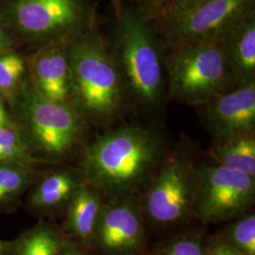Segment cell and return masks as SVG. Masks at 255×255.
Here are the masks:
<instances>
[{
	"instance_id": "8fae6325",
	"label": "cell",
	"mask_w": 255,
	"mask_h": 255,
	"mask_svg": "<svg viewBox=\"0 0 255 255\" xmlns=\"http://www.w3.org/2000/svg\"><path fill=\"white\" fill-rule=\"evenodd\" d=\"M141 208L133 199L109 200L104 203L94 240L105 255H134L145 242Z\"/></svg>"
},
{
	"instance_id": "9c48e42d",
	"label": "cell",
	"mask_w": 255,
	"mask_h": 255,
	"mask_svg": "<svg viewBox=\"0 0 255 255\" xmlns=\"http://www.w3.org/2000/svg\"><path fill=\"white\" fill-rule=\"evenodd\" d=\"M24 112L31 135L46 154L62 157L78 143L84 118L73 104L47 100L29 87L25 92Z\"/></svg>"
},
{
	"instance_id": "7402d4cb",
	"label": "cell",
	"mask_w": 255,
	"mask_h": 255,
	"mask_svg": "<svg viewBox=\"0 0 255 255\" xmlns=\"http://www.w3.org/2000/svg\"><path fill=\"white\" fill-rule=\"evenodd\" d=\"M25 70L23 59L15 53L0 56V92L8 94L16 86Z\"/></svg>"
},
{
	"instance_id": "44dd1931",
	"label": "cell",
	"mask_w": 255,
	"mask_h": 255,
	"mask_svg": "<svg viewBox=\"0 0 255 255\" xmlns=\"http://www.w3.org/2000/svg\"><path fill=\"white\" fill-rule=\"evenodd\" d=\"M29 180V171L18 165L0 164V202L17 194Z\"/></svg>"
},
{
	"instance_id": "f1b7e54d",
	"label": "cell",
	"mask_w": 255,
	"mask_h": 255,
	"mask_svg": "<svg viewBox=\"0 0 255 255\" xmlns=\"http://www.w3.org/2000/svg\"><path fill=\"white\" fill-rule=\"evenodd\" d=\"M4 250H5L4 245H3V243L0 241V255H4Z\"/></svg>"
},
{
	"instance_id": "83f0119b",
	"label": "cell",
	"mask_w": 255,
	"mask_h": 255,
	"mask_svg": "<svg viewBox=\"0 0 255 255\" xmlns=\"http://www.w3.org/2000/svg\"><path fill=\"white\" fill-rule=\"evenodd\" d=\"M112 2H113V5H114V7L116 9V15H118L119 11H120V9L122 8L121 5H120V2H119V0H112Z\"/></svg>"
},
{
	"instance_id": "ba28073f",
	"label": "cell",
	"mask_w": 255,
	"mask_h": 255,
	"mask_svg": "<svg viewBox=\"0 0 255 255\" xmlns=\"http://www.w3.org/2000/svg\"><path fill=\"white\" fill-rule=\"evenodd\" d=\"M255 0H203L166 14L155 29L164 46L219 41L227 30L255 10Z\"/></svg>"
},
{
	"instance_id": "5bb4252c",
	"label": "cell",
	"mask_w": 255,
	"mask_h": 255,
	"mask_svg": "<svg viewBox=\"0 0 255 255\" xmlns=\"http://www.w3.org/2000/svg\"><path fill=\"white\" fill-rule=\"evenodd\" d=\"M102 194L88 183L80 184L69 201L67 228L85 243L94 240L97 223L104 205Z\"/></svg>"
},
{
	"instance_id": "2e32d148",
	"label": "cell",
	"mask_w": 255,
	"mask_h": 255,
	"mask_svg": "<svg viewBox=\"0 0 255 255\" xmlns=\"http://www.w3.org/2000/svg\"><path fill=\"white\" fill-rule=\"evenodd\" d=\"M80 184L67 171L51 174L39 184L31 197V204L39 208H53L70 201Z\"/></svg>"
},
{
	"instance_id": "277c9868",
	"label": "cell",
	"mask_w": 255,
	"mask_h": 255,
	"mask_svg": "<svg viewBox=\"0 0 255 255\" xmlns=\"http://www.w3.org/2000/svg\"><path fill=\"white\" fill-rule=\"evenodd\" d=\"M167 101L199 107L235 87L218 41L164 46Z\"/></svg>"
},
{
	"instance_id": "ffe728a7",
	"label": "cell",
	"mask_w": 255,
	"mask_h": 255,
	"mask_svg": "<svg viewBox=\"0 0 255 255\" xmlns=\"http://www.w3.org/2000/svg\"><path fill=\"white\" fill-rule=\"evenodd\" d=\"M29 160L27 147L18 132L9 126L0 128V162Z\"/></svg>"
},
{
	"instance_id": "7c38bea8",
	"label": "cell",
	"mask_w": 255,
	"mask_h": 255,
	"mask_svg": "<svg viewBox=\"0 0 255 255\" xmlns=\"http://www.w3.org/2000/svg\"><path fill=\"white\" fill-rule=\"evenodd\" d=\"M34 89L50 101L71 103L72 88L66 44L43 46L32 62Z\"/></svg>"
},
{
	"instance_id": "9a60e30c",
	"label": "cell",
	"mask_w": 255,
	"mask_h": 255,
	"mask_svg": "<svg viewBox=\"0 0 255 255\" xmlns=\"http://www.w3.org/2000/svg\"><path fill=\"white\" fill-rule=\"evenodd\" d=\"M209 156L213 163L255 177V133L213 140Z\"/></svg>"
},
{
	"instance_id": "6da1fadb",
	"label": "cell",
	"mask_w": 255,
	"mask_h": 255,
	"mask_svg": "<svg viewBox=\"0 0 255 255\" xmlns=\"http://www.w3.org/2000/svg\"><path fill=\"white\" fill-rule=\"evenodd\" d=\"M107 128L85 148V182L109 200L143 194L168 153L159 124L123 122Z\"/></svg>"
},
{
	"instance_id": "4316f807",
	"label": "cell",
	"mask_w": 255,
	"mask_h": 255,
	"mask_svg": "<svg viewBox=\"0 0 255 255\" xmlns=\"http://www.w3.org/2000/svg\"><path fill=\"white\" fill-rule=\"evenodd\" d=\"M59 255H86L81 250L70 246V245H64L63 249Z\"/></svg>"
},
{
	"instance_id": "f546056e",
	"label": "cell",
	"mask_w": 255,
	"mask_h": 255,
	"mask_svg": "<svg viewBox=\"0 0 255 255\" xmlns=\"http://www.w3.org/2000/svg\"><path fill=\"white\" fill-rule=\"evenodd\" d=\"M2 112H5V110L3 108V106H2V104L0 103V113H2Z\"/></svg>"
},
{
	"instance_id": "603a6c76",
	"label": "cell",
	"mask_w": 255,
	"mask_h": 255,
	"mask_svg": "<svg viewBox=\"0 0 255 255\" xmlns=\"http://www.w3.org/2000/svg\"><path fill=\"white\" fill-rule=\"evenodd\" d=\"M168 1L169 0H135L137 11L147 21L154 20L162 14Z\"/></svg>"
},
{
	"instance_id": "7a4b0ae2",
	"label": "cell",
	"mask_w": 255,
	"mask_h": 255,
	"mask_svg": "<svg viewBox=\"0 0 255 255\" xmlns=\"http://www.w3.org/2000/svg\"><path fill=\"white\" fill-rule=\"evenodd\" d=\"M107 41L123 82L128 111L153 116L167 101L162 39L137 10L121 8Z\"/></svg>"
},
{
	"instance_id": "5b68a950",
	"label": "cell",
	"mask_w": 255,
	"mask_h": 255,
	"mask_svg": "<svg viewBox=\"0 0 255 255\" xmlns=\"http://www.w3.org/2000/svg\"><path fill=\"white\" fill-rule=\"evenodd\" d=\"M197 162L183 141L164 157L143 192L141 210L152 224L174 227L195 214Z\"/></svg>"
},
{
	"instance_id": "e0dca14e",
	"label": "cell",
	"mask_w": 255,
	"mask_h": 255,
	"mask_svg": "<svg viewBox=\"0 0 255 255\" xmlns=\"http://www.w3.org/2000/svg\"><path fill=\"white\" fill-rule=\"evenodd\" d=\"M221 239L243 255H255V213L234 219Z\"/></svg>"
},
{
	"instance_id": "cb8c5ba5",
	"label": "cell",
	"mask_w": 255,
	"mask_h": 255,
	"mask_svg": "<svg viewBox=\"0 0 255 255\" xmlns=\"http://www.w3.org/2000/svg\"><path fill=\"white\" fill-rule=\"evenodd\" d=\"M205 255H243L237 252L236 249L225 243L222 239L206 246Z\"/></svg>"
},
{
	"instance_id": "ac0fdd59",
	"label": "cell",
	"mask_w": 255,
	"mask_h": 255,
	"mask_svg": "<svg viewBox=\"0 0 255 255\" xmlns=\"http://www.w3.org/2000/svg\"><path fill=\"white\" fill-rule=\"evenodd\" d=\"M63 246L51 229L40 227L25 237L19 245L17 255H59Z\"/></svg>"
},
{
	"instance_id": "4fadbf2b",
	"label": "cell",
	"mask_w": 255,
	"mask_h": 255,
	"mask_svg": "<svg viewBox=\"0 0 255 255\" xmlns=\"http://www.w3.org/2000/svg\"><path fill=\"white\" fill-rule=\"evenodd\" d=\"M235 86L255 82V10L219 38Z\"/></svg>"
},
{
	"instance_id": "484cf974",
	"label": "cell",
	"mask_w": 255,
	"mask_h": 255,
	"mask_svg": "<svg viewBox=\"0 0 255 255\" xmlns=\"http://www.w3.org/2000/svg\"><path fill=\"white\" fill-rule=\"evenodd\" d=\"M10 43L11 42L7 33L4 31L2 27H0V53H2L10 45Z\"/></svg>"
},
{
	"instance_id": "4dcf8cb0",
	"label": "cell",
	"mask_w": 255,
	"mask_h": 255,
	"mask_svg": "<svg viewBox=\"0 0 255 255\" xmlns=\"http://www.w3.org/2000/svg\"><path fill=\"white\" fill-rule=\"evenodd\" d=\"M140 255V254H137V255Z\"/></svg>"
},
{
	"instance_id": "30bf717a",
	"label": "cell",
	"mask_w": 255,
	"mask_h": 255,
	"mask_svg": "<svg viewBox=\"0 0 255 255\" xmlns=\"http://www.w3.org/2000/svg\"><path fill=\"white\" fill-rule=\"evenodd\" d=\"M196 109L212 141L255 133V82L235 86Z\"/></svg>"
},
{
	"instance_id": "8992f818",
	"label": "cell",
	"mask_w": 255,
	"mask_h": 255,
	"mask_svg": "<svg viewBox=\"0 0 255 255\" xmlns=\"http://www.w3.org/2000/svg\"><path fill=\"white\" fill-rule=\"evenodd\" d=\"M9 13L19 30L44 46L93 30V11L84 0H14Z\"/></svg>"
},
{
	"instance_id": "d4e9b609",
	"label": "cell",
	"mask_w": 255,
	"mask_h": 255,
	"mask_svg": "<svg viewBox=\"0 0 255 255\" xmlns=\"http://www.w3.org/2000/svg\"><path fill=\"white\" fill-rule=\"evenodd\" d=\"M201 1H203V0H169L167 2L166 6L164 7L162 14L159 17L164 16L166 14L174 13V12H178L180 10H182V9H187L191 6H194L198 3H200Z\"/></svg>"
},
{
	"instance_id": "52a82bcc",
	"label": "cell",
	"mask_w": 255,
	"mask_h": 255,
	"mask_svg": "<svg viewBox=\"0 0 255 255\" xmlns=\"http://www.w3.org/2000/svg\"><path fill=\"white\" fill-rule=\"evenodd\" d=\"M195 214L205 223L241 217L255 199V177L216 163L196 164Z\"/></svg>"
},
{
	"instance_id": "3957f363",
	"label": "cell",
	"mask_w": 255,
	"mask_h": 255,
	"mask_svg": "<svg viewBox=\"0 0 255 255\" xmlns=\"http://www.w3.org/2000/svg\"><path fill=\"white\" fill-rule=\"evenodd\" d=\"M72 97L71 104L98 126H115L128 111L119 68L107 39L94 30L66 43Z\"/></svg>"
},
{
	"instance_id": "d6986e66",
	"label": "cell",
	"mask_w": 255,
	"mask_h": 255,
	"mask_svg": "<svg viewBox=\"0 0 255 255\" xmlns=\"http://www.w3.org/2000/svg\"><path fill=\"white\" fill-rule=\"evenodd\" d=\"M206 245L199 236L175 237L157 248L154 255H205Z\"/></svg>"
}]
</instances>
